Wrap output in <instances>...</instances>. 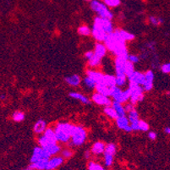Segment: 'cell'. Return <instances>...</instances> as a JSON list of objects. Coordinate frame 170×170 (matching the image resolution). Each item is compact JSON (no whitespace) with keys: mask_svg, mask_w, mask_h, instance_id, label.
Returning a JSON list of instances; mask_svg holds the SVG:
<instances>
[{"mask_svg":"<svg viewBox=\"0 0 170 170\" xmlns=\"http://www.w3.org/2000/svg\"><path fill=\"white\" fill-rule=\"evenodd\" d=\"M118 34L120 36V37L124 41H131L135 38V36L133 34H131L129 33L128 31H122V30H118Z\"/></svg>","mask_w":170,"mask_h":170,"instance_id":"25","label":"cell"},{"mask_svg":"<svg viewBox=\"0 0 170 170\" xmlns=\"http://www.w3.org/2000/svg\"><path fill=\"white\" fill-rule=\"evenodd\" d=\"M127 81V77L125 75H116L115 76V82H116V86L120 87L125 85Z\"/></svg>","mask_w":170,"mask_h":170,"instance_id":"28","label":"cell"},{"mask_svg":"<svg viewBox=\"0 0 170 170\" xmlns=\"http://www.w3.org/2000/svg\"><path fill=\"white\" fill-rule=\"evenodd\" d=\"M130 96H131V92L129 88L125 91H122L118 86L114 87L111 94V97H113L114 101L118 102L119 103H125L128 99H130Z\"/></svg>","mask_w":170,"mask_h":170,"instance_id":"5","label":"cell"},{"mask_svg":"<svg viewBox=\"0 0 170 170\" xmlns=\"http://www.w3.org/2000/svg\"><path fill=\"white\" fill-rule=\"evenodd\" d=\"M0 98H1V99H2V100H3V99H4V98H5V96H4V95H3H3H2V96H1V97H0Z\"/></svg>","mask_w":170,"mask_h":170,"instance_id":"50","label":"cell"},{"mask_svg":"<svg viewBox=\"0 0 170 170\" xmlns=\"http://www.w3.org/2000/svg\"><path fill=\"white\" fill-rule=\"evenodd\" d=\"M104 113L111 118L117 119L118 118V115L117 114V113L115 112V110L112 107H105Z\"/></svg>","mask_w":170,"mask_h":170,"instance_id":"27","label":"cell"},{"mask_svg":"<svg viewBox=\"0 0 170 170\" xmlns=\"http://www.w3.org/2000/svg\"><path fill=\"white\" fill-rule=\"evenodd\" d=\"M145 75V81H149V82H153L154 80V73L152 70H148Z\"/></svg>","mask_w":170,"mask_h":170,"instance_id":"38","label":"cell"},{"mask_svg":"<svg viewBox=\"0 0 170 170\" xmlns=\"http://www.w3.org/2000/svg\"><path fill=\"white\" fill-rule=\"evenodd\" d=\"M104 153V163L105 165L107 167H110L113 163H114V156L108 154V153H106V152H103Z\"/></svg>","mask_w":170,"mask_h":170,"instance_id":"34","label":"cell"},{"mask_svg":"<svg viewBox=\"0 0 170 170\" xmlns=\"http://www.w3.org/2000/svg\"><path fill=\"white\" fill-rule=\"evenodd\" d=\"M112 107L115 110V112L117 113L118 117L120 116H125V110L124 108V107L122 106V103H119L118 102H113L112 103Z\"/></svg>","mask_w":170,"mask_h":170,"instance_id":"21","label":"cell"},{"mask_svg":"<svg viewBox=\"0 0 170 170\" xmlns=\"http://www.w3.org/2000/svg\"><path fill=\"white\" fill-rule=\"evenodd\" d=\"M128 78L130 80V82L135 83L139 86H142L145 82L144 74L138 72V71H134Z\"/></svg>","mask_w":170,"mask_h":170,"instance_id":"12","label":"cell"},{"mask_svg":"<svg viewBox=\"0 0 170 170\" xmlns=\"http://www.w3.org/2000/svg\"><path fill=\"white\" fill-rule=\"evenodd\" d=\"M138 127H139V131H147L149 130V125H148V124H147L146 122L143 121V120H139Z\"/></svg>","mask_w":170,"mask_h":170,"instance_id":"37","label":"cell"},{"mask_svg":"<svg viewBox=\"0 0 170 170\" xmlns=\"http://www.w3.org/2000/svg\"><path fill=\"white\" fill-rule=\"evenodd\" d=\"M92 101L98 105H103L106 107H110L112 105V101L109 99L108 97L102 95L100 93H95L92 95Z\"/></svg>","mask_w":170,"mask_h":170,"instance_id":"9","label":"cell"},{"mask_svg":"<svg viewBox=\"0 0 170 170\" xmlns=\"http://www.w3.org/2000/svg\"><path fill=\"white\" fill-rule=\"evenodd\" d=\"M47 129V123L43 119H39L34 126V131L37 134H42Z\"/></svg>","mask_w":170,"mask_h":170,"instance_id":"20","label":"cell"},{"mask_svg":"<svg viewBox=\"0 0 170 170\" xmlns=\"http://www.w3.org/2000/svg\"><path fill=\"white\" fill-rule=\"evenodd\" d=\"M105 144L102 141H97L93 145L92 148V152L95 155H100L103 153L105 151Z\"/></svg>","mask_w":170,"mask_h":170,"instance_id":"19","label":"cell"},{"mask_svg":"<svg viewBox=\"0 0 170 170\" xmlns=\"http://www.w3.org/2000/svg\"><path fill=\"white\" fill-rule=\"evenodd\" d=\"M95 21H97L99 24V26H101L102 30L107 35H109V34L114 32V28H113V25H112V22H111L110 20L97 17L95 19Z\"/></svg>","mask_w":170,"mask_h":170,"instance_id":"8","label":"cell"},{"mask_svg":"<svg viewBox=\"0 0 170 170\" xmlns=\"http://www.w3.org/2000/svg\"><path fill=\"white\" fill-rule=\"evenodd\" d=\"M162 71L164 73V74H169L170 72V64L169 63H167V64H164L162 65V68H161Z\"/></svg>","mask_w":170,"mask_h":170,"instance_id":"41","label":"cell"},{"mask_svg":"<svg viewBox=\"0 0 170 170\" xmlns=\"http://www.w3.org/2000/svg\"><path fill=\"white\" fill-rule=\"evenodd\" d=\"M44 133V136L49 141H52V142H58L57 141V138H56V135H55V133H54V131L51 129V128H48V129H46L45 131L43 132Z\"/></svg>","mask_w":170,"mask_h":170,"instance_id":"24","label":"cell"},{"mask_svg":"<svg viewBox=\"0 0 170 170\" xmlns=\"http://www.w3.org/2000/svg\"><path fill=\"white\" fill-rule=\"evenodd\" d=\"M124 110H125V112H131V110H133V109H135L134 108V105L133 104H127L125 106V107H124Z\"/></svg>","mask_w":170,"mask_h":170,"instance_id":"45","label":"cell"},{"mask_svg":"<svg viewBox=\"0 0 170 170\" xmlns=\"http://www.w3.org/2000/svg\"><path fill=\"white\" fill-rule=\"evenodd\" d=\"M48 159H41L36 163H32L30 165V169L34 170H46L47 165H48Z\"/></svg>","mask_w":170,"mask_h":170,"instance_id":"16","label":"cell"},{"mask_svg":"<svg viewBox=\"0 0 170 170\" xmlns=\"http://www.w3.org/2000/svg\"><path fill=\"white\" fill-rule=\"evenodd\" d=\"M42 149L44 151H46L50 156L52 155H55L57 153H58L60 152V146L57 143H50V144L47 145L46 146L42 147Z\"/></svg>","mask_w":170,"mask_h":170,"instance_id":"15","label":"cell"},{"mask_svg":"<svg viewBox=\"0 0 170 170\" xmlns=\"http://www.w3.org/2000/svg\"><path fill=\"white\" fill-rule=\"evenodd\" d=\"M148 137H149L151 140L154 141V140H156V138H157V134H156L155 132H153V131H151V132H149V134H148Z\"/></svg>","mask_w":170,"mask_h":170,"instance_id":"44","label":"cell"},{"mask_svg":"<svg viewBox=\"0 0 170 170\" xmlns=\"http://www.w3.org/2000/svg\"><path fill=\"white\" fill-rule=\"evenodd\" d=\"M129 89H130V92H131L130 99H131V104L135 105L136 103L141 102V101L143 100V98H144L143 88L141 86L130 82Z\"/></svg>","mask_w":170,"mask_h":170,"instance_id":"3","label":"cell"},{"mask_svg":"<svg viewBox=\"0 0 170 170\" xmlns=\"http://www.w3.org/2000/svg\"><path fill=\"white\" fill-rule=\"evenodd\" d=\"M97 164L94 162H90L88 164V170H97Z\"/></svg>","mask_w":170,"mask_h":170,"instance_id":"43","label":"cell"},{"mask_svg":"<svg viewBox=\"0 0 170 170\" xmlns=\"http://www.w3.org/2000/svg\"><path fill=\"white\" fill-rule=\"evenodd\" d=\"M128 60H129L130 62H131L132 64H135V63H138V62H139L140 58H139V57L136 56V55H130V56L128 57Z\"/></svg>","mask_w":170,"mask_h":170,"instance_id":"42","label":"cell"},{"mask_svg":"<svg viewBox=\"0 0 170 170\" xmlns=\"http://www.w3.org/2000/svg\"><path fill=\"white\" fill-rule=\"evenodd\" d=\"M69 97H72V98H74V99H76V100L80 101L84 104H91L90 99L88 97H86V96L79 93V92H70L69 93Z\"/></svg>","mask_w":170,"mask_h":170,"instance_id":"18","label":"cell"},{"mask_svg":"<svg viewBox=\"0 0 170 170\" xmlns=\"http://www.w3.org/2000/svg\"><path fill=\"white\" fill-rule=\"evenodd\" d=\"M93 55H94V52H91V51H89V52H86V53H85V57H86V58H87L88 60L92 58Z\"/></svg>","mask_w":170,"mask_h":170,"instance_id":"46","label":"cell"},{"mask_svg":"<svg viewBox=\"0 0 170 170\" xmlns=\"http://www.w3.org/2000/svg\"><path fill=\"white\" fill-rule=\"evenodd\" d=\"M13 119L15 122H21L25 119V114L22 112L16 111L13 114Z\"/></svg>","mask_w":170,"mask_h":170,"instance_id":"33","label":"cell"},{"mask_svg":"<svg viewBox=\"0 0 170 170\" xmlns=\"http://www.w3.org/2000/svg\"><path fill=\"white\" fill-rule=\"evenodd\" d=\"M24 170H34V169H30V168H29V169H24Z\"/></svg>","mask_w":170,"mask_h":170,"instance_id":"51","label":"cell"},{"mask_svg":"<svg viewBox=\"0 0 170 170\" xmlns=\"http://www.w3.org/2000/svg\"><path fill=\"white\" fill-rule=\"evenodd\" d=\"M97 170H105V169H103L101 165H98L97 164Z\"/></svg>","mask_w":170,"mask_h":170,"instance_id":"49","label":"cell"},{"mask_svg":"<svg viewBox=\"0 0 170 170\" xmlns=\"http://www.w3.org/2000/svg\"><path fill=\"white\" fill-rule=\"evenodd\" d=\"M128 119H129V122H130V124H131V123H134V122H137V121H139L140 119H139V115H138V113H137V112H136L135 109L131 110V112H129Z\"/></svg>","mask_w":170,"mask_h":170,"instance_id":"29","label":"cell"},{"mask_svg":"<svg viewBox=\"0 0 170 170\" xmlns=\"http://www.w3.org/2000/svg\"><path fill=\"white\" fill-rule=\"evenodd\" d=\"M75 126L69 123H59L56 125L54 133L58 141L68 142L74 132Z\"/></svg>","mask_w":170,"mask_h":170,"instance_id":"1","label":"cell"},{"mask_svg":"<svg viewBox=\"0 0 170 170\" xmlns=\"http://www.w3.org/2000/svg\"><path fill=\"white\" fill-rule=\"evenodd\" d=\"M73 156V152L71 150L65 149L62 152V157L63 158H70Z\"/></svg>","mask_w":170,"mask_h":170,"instance_id":"40","label":"cell"},{"mask_svg":"<svg viewBox=\"0 0 170 170\" xmlns=\"http://www.w3.org/2000/svg\"><path fill=\"white\" fill-rule=\"evenodd\" d=\"M103 83L109 87H114L116 86V82H115V76L111 75H106L103 77Z\"/></svg>","mask_w":170,"mask_h":170,"instance_id":"23","label":"cell"},{"mask_svg":"<svg viewBox=\"0 0 170 170\" xmlns=\"http://www.w3.org/2000/svg\"><path fill=\"white\" fill-rule=\"evenodd\" d=\"M90 155H91V153H90L89 151H86V152H85V157H86V158L89 159V158H90Z\"/></svg>","mask_w":170,"mask_h":170,"instance_id":"47","label":"cell"},{"mask_svg":"<svg viewBox=\"0 0 170 170\" xmlns=\"http://www.w3.org/2000/svg\"><path fill=\"white\" fill-rule=\"evenodd\" d=\"M78 33L82 36H89L92 33V31L88 26H82L78 28Z\"/></svg>","mask_w":170,"mask_h":170,"instance_id":"31","label":"cell"},{"mask_svg":"<svg viewBox=\"0 0 170 170\" xmlns=\"http://www.w3.org/2000/svg\"><path fill=\"white\" fill-rule=\"evenodd\" d=\"M86 75L89 78H91L96 83V84H99V83H103V77L104 75H103L100 72L97 71H94V70H90L88 69L86 71Z\"/></svg>","mask_w":170,"mask_h":170,"instance_id":"14","label":"cell"},{"mask_svg":"<svg viewBox=\"0 0 170 170\" xmlns=\"http://www.w3.org/2000/svg\"><path fill=\"white\" fill-rule=\"evenodd\" d=\"M150 21L154 26H159L162 23H163V20L162 18H156V17H153V16L150 17Z\"/></svg>","mask_w":170,"mask_h":170,"instance_id":"39","label":"cell"},{"mask_svg":"<svg viewBox=\"0 0 170 170\" xmlns=\"http://www.w3.org/2000/svg\"><path fill=\"white\" fill-rule=\"evenodd\" d=\"M114 87H109V86H106L103 83L96 84V86H95V89H96V91H97V93H100V94L107 96V97H111V94H112Z\"/></svg>","mask_w":170,"mask_h":170,"instance_id":"13","label":"cell"},{"mask_svg":"<svg viewBox=\"0 0 170 170\" xmlns=\"http://www.w3.org/2000/svg\"><path fill=\"white\" fill-rule=\"evenodd\" d=\"M164 132H165L166 134H169V133H170V128H169V127H166V128L164 129Z\"/></svg>","mask_w":170,"mask_h":170,"instance_id":"48","label":"cell"},{"mask_svg":"<svg viewBox=\"0 0 170 170\" xmlns=\"http://www.w3.org/2000/svg\"><path fill=\"white\" fill-rule=\"evenodd\" d=\"M104 4L107 7H117L120 4V0H104Z\"/></svg>","mask_w":170,"mask_h":170,"instance_id":"35","label":"cell"},{"mask_svg":"<svg viewBox=\"0 0 170 170\" xmlns=\"http://www.w3.org/2000/svg\"><path fill=\"white\" fill-rule=\"evenodd\" d=\"M92 33L93 37L96 40H97L98 41H104L105 39L107 37V35L102 30V28H101V26H99V24L95 20H94V25L92 27Z\"/></svg>","mask_w":170,"mask_h":170,"instance_id":"7","label":"cell"},{"mask_svg":"<svg viewBox=\"0 0 170 170\" xmlns=\"http://www.w3.org/2000/svg\"><path fill=\"white\" fill-rule=\"evenodd\" d=\"M83 83H84V86L89 89H93L95 88V86H96V83L92 80V79L89 78L88 76H86V78L84 79L83 80Z\"/></svg>","mask_w":170,"mask_h":170,"instance_id":"32","label":"cell"},{"mask_svg":"<svg viewBox=\"0 0 170 170\" xmlns=\"http://www.w3.org/2000/svg\"><path fill=\"white\" fill-rule=\"evenodd\" d=\"M116 123H117V126L119 129L124 130L126 132H131L132 129L129 122L128 118H126L125 116H120L116 119Z\"/></svg>","mask_w":170,"mask_h":170,"instance_id":"11","label":"cell"},{"mask_svg":"<svg viewBox=\"0 0 170 170\" xmlns=\"http://www.w3.org/2000/svg\"><path fill=\"white\" fill-rule=\"evenodd\" d=\"M104 152L106 153H108L112 156H114L115 153H116V146L113 143H110V144L107 145L105 146V151Z\"/></svg>","mask_w":170,"mask_h":170,"instance_id":"30","label":"cell"},{"mask_svg":"<svg viewBox=\"0 0 170 170\" xmlns=\"http://www.w3.org/2000/svg\"><path fill=\"white\" fill-rule=\"evenodd\" d=\"M64 158L62 157H53L48 159V165L46 170H53L56 169L57 168L60 167L64 163Z\"/></svg>","mask_w":170,"mask_h":170,"instance_id":"10","label":"cell"},{"mask_svg":"<svg viewBox=\"0 0 170 170\" xmlns=\"http://www.w3.org/2000/svg\"><path fill=\"white\" fill-rule=\"evenodd\" d=\"M65 81L67 82V84H69V86H77L80 84V78L77 75H73L71 76L66 77Z\"/></svg>","mask_w":170,"mask_h":170,"instance_id":"22","label":"cell"},{"mask_svg":"<svg viewBox=\"0 0 170 170\" xmlns=\"http://www.w3.org/2000/svg\"><path fill=\"white\" fill-rule=\"evenodd\" d=\"M134 71H135V69H134L133 64L130 62L129 60H126V62L124 64V74H125L126 77H129Z\"/></svg>","mask_w":170,"mask_h":170,"instance_id":"26","label":"cell"},{"mask_svg":"<svg viewBox=\"0 0 170 170\" xmlns=\"http://www.w3.org/2000/svg\"><path fill=\"white\" fill-rule=\"evenodd\" d=\"M91 8L92 10H94L96 13L99 15L100 18L103 19H107V20H112L113 18V14L110 12V10L107 9V7L104 3L97 1V0H93L91 2Z\"/></svg>","mask_w":170,"mask_h":170,"instance_id":"2","label":"cell"},{"mask_svg":"<svg viewBox=\"0 0 170 170\" xmlns=\"http://www.w3.org/2000/svg\"><path fill=\"white\" fill-rule=\"evenodd\" d=\"M100 63H101V59L96 57L95 55H93L92 58L89 59V65L91 67H97L100 65Z\"/></svg>","mask_w":170,"mask_h":170,"instance_id":"36","label":"cell"},{"mask_svg":"<svg viewBox=\"0 0 170 170\" xmlns=\"http://www.w3.org/2000/svg\"><path fill=\"white\" fill-rule=\"evenodd\" d=\"M86 139V131L81 126H75L74 132L71 135L72 144L80 146L84 144Z\"/></svg>","mask_w":170,"mask_h":170,"instance_id":"4","label":"cell"},{"mask_svg":"<svg viewBox=\"0 0 170 170\" xmlns=\"http://www.w3.org/2000/svg\"><path fill=\"white\" fill-rule=\"evenodd\" d=\"M50 157L51 156L46 151H44L41 147L37 146L33 150L32 156L31 157V163H36V162L41 160V159H49Z\"/></svg>","mask_w":170,"mask_h":170,"instance_id":"6","label":"cell"},{"mask_svg":"<svg viewBox=\"0 0 170 170\" xmlns=\"http://www.w3.org/2000/svg\"><path fill=\"white\" fill-rule=\"evenodd\" d=\"M106 52H107V48H106L105 45L102 44V43H97L96 45L95 52H94V55L96 57H97L98 58L102 59L105 56Z\"/></svg>","mask_w":170,"mask_h":170,"instance_id":"17","label":"cell"}]
</instances>
